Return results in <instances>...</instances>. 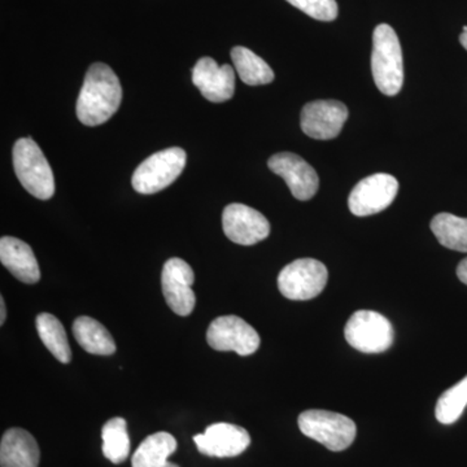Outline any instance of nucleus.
I'll list each match as a JSON object with an SVG mask.
<instances>
[{
	"instance_id": "obj_17",
	"label": "nucleus",
	"mask_w": 467,
	"mask_h": 467,
	"mask_svg": "<svg viewBox=\"0 0 467 467\" xmlns=\"http://www.w3.org/2000/svg\"><path fill=\"white\" fill-rule=\"evenodd\" d=\"M39 447L30 432L9 429L0 442V467H38Z\"/></svg>"
},
{
	"instance_id": "obj_19",
	"label": "nucleus",
	"mask_w": 467,
	"mask_h": 467,
	"mask_svg": "<svg viewBox=\"0 0 467 467\" xmlns=\"http://www.w3.org/2000/svg\"><path fill=\"white\" fill-rule=\"evenodd\" d=\"M77 343L91 355L110 356L116 352L112 335L97 319L82 316L73 324Z\"/></svg>"
},
{
	"instance_id": "obj_28",
	"label": "nucleus",
	"mask_w": 467,
	"mask_h": 467,
	"mask_svg": "<svg viewBox=\"0 0 467 467\" xmlns=\"http://www.w3.org/2000/svg\"><path fill=\"white\" fill-rule=\"evenodd\" d=\"M460 42H461V45H462L463 47H465L467 50V32L461 34Z\"/></svg>"
},
{
	"instance_id": "obj_27",
	"label": "nucleus",
	"mask_w": 467,
	"mask_h": 467,
	"mask_svg": "<svg viewBox=\"0 0 467 467\" xmlns=\"http://www.w3.org/2000/svg\"><path fill=\"white\" fill-rule=\"evenodd\" d=\"M7 313H5V297H0V325L5 324Z\"/></svg>"
},
{
	"instance_id": "obj_21",
	"label": "nucleus",
	"mask_w": 467,
	"mask_h": 467,
	"mask_svg": "<svg viewBox=\"0 0 467 467\" xmlns=\"http://www.w3.org/2000/svg\"><path fill=\"white\" fill-rule=\"evenodd\" d=\"M232 58L236 72L245 85H267L275 79V72L272 67L248 48L241 47V46L234 47Z\"/></svg>"
},
{
	"instance_id": "obj_5",
	"label": "nucleus",
	"mask_w": 467,
	"mask_h": 467,
	"mask_svg": "<svg viewBox=\"0 0 467 467\" xmlns=\"http://www.w3.org/2000/svg\"><path fill=\"white\" fill-rule=\"evenodd\" d=\"M186 161V150L180 147L153 153L135 169L131 180L135 192L152 195L167 189L182 173Z\"/></svg>"
},
{
	"instance_id": "obj_26",
	"label": "nucleus",
	"mask_w": 467,
	"mask_h": 467,
	"mask_svg": "<svg viewBox=\"0 0 467 467\" xmlns=\"http://www.w3.org/2000/svg\"><path fill=\"white\" fill-rule=\"evenodd\" d=\"M457 276L463 285H467V257L461 261L460 265L457 266Z\"/></svg>"
},
{
	"instance_id": "obj_3",
	"label": "nucleus",
	"mask_w": 467,
	"mask_h": 467,
	"mask_svg": "<svg viewBox=\"0 0 467 467\" xmlns=\"http://www.w3.org/2000/svg\"><path fill=\"white\" fill-rule=\"evenodd\" d=\"M14 168L18 181L34 198L48 201L54 196V173L42 150L32 138H21L15 143Z\"/></svg>"
},
{
	"instance_id": "obj_13",
	"label": "nucleus",
	"mask_w": 467,
	"mask_h": 467,
	"mask_svg": "<svg viewBox=\"0 0 467 467\" xmlns=\"http://www.w3.org/2000/svg\"><path fill=\"white\" fill-rule=\"evenodd\" d=\"M223 233L230 241L254 245L269 236L270 223L263 213L248 205L234 202L223 209Z\"/></svg>"
},
{
	"instance_id": "obj_4",
	"label": "nucleus",
	"mask_w": 467,
	"mask_h": 467,
	"mask_svg": "<svg viewBox=\"0 0 467 467\" xmlns=\"http://www.w3.org/2000/svg\"><path fill=\"white\" fill-rule=\"evenodd\" d=\"M297 422L304 435L333 451H342L350 447L358 432L356 423L350 418L318 409L303 411Z\"/></svg>"
},
{
	"instance_id": "obj_6",
	"label": "nucleus",
	"mask_w": 467,
	"mask_h": 467,
	"mask_svg": "<svg viewBox=\"0 0 467 467\" xmlns=\"http://www.w3.org/2000/svg\"><path fill=\"white\" fill-rule=\"evenodd\" d=\"M346 340L350 347L364 353H382L391 348L393 327L380 313L358 310L346 325Z\"/></svg>"
},
{
	"instance_id": "obj_9",
	"label": "nucleus",
	"mask_w": 467,
	"mask_h": 467,
	"mask_svg": "<svg viewBox=\"0 0 467 467\" xmlns=\"http://www.w3.org/2000/svg\"><path fill=\"white\" fill-rule=\"evenodd\" d=\"M399 182L391 174L377 173L359 181L348 198L350 212L358 217L373 216L392 204Z\"/></svg>"
},
{
	"instance_id": "obj_22",
	"label": "nucleus",
	"mask_w": 467,
	"mask_h": 467,
	"mask_svg": "<svg viewBox=\"0 0 467 467\" xmlns=\"http://www.w3.org/2000/svg\"><path fill=\"white\" fill-rule=\"evenodd\" d=\"M431 230L445 248L467 254V218L439 213L432 218Z\"/></svg>"
},
{
	"instance_id": "obj_18",
	"label": "nucleus",
	"mask_w": 467,
	"mask_h": 467,
	"mask_svg": "<svg viewBox=\"0 0 467 467\" xmlns=\"http://www.w3.org/2000/svg\"><path fill=\"white\" fill-rule=\"evenodd\" d=\"M177 450V441L168 432H156L140 442L131 459L133 467H180L168 459Z\"/></svg>"
},
{
	"instance_id": "obj_20",
	"label": "nucleus",
	"mask_w": 467,
	"mask_h": 467,
	"mask_svg": "<svg viewBox=\"0 0 467 467\" xmlns=\"http://www.w3.org/2000/svg\"><path fill=\"white\" fill-rule=\"evenodd\" d=\"M36 326L46 348L50 350L61 364H69L72 350L67 343L66 328L61 322L50 313H41L36 319Z\"/></svg>"
},
{
	"instance_id": "obj_8",
	"label": "nucleus",
	"mask_w": 467,
	"mask_h": 467,
	"mask_svg": "<svg viewBox=\"0 0 467 467\" xmlns=\"http://www.w3.org/2000/svg\"><path fill=\"white\" fill-rule=\"evenodd\" d=\"M207 342L214 350L250 356L260 347V337L250 324L238 316H223L209 325Z\"/></svg>"
},
{
	"instance_id": "obj_16",
	"label": "nucleus",
	"mask_w": 467,
	"mask_h": 467,
	"mask_svg": "<svg viewBox=\"0 0 467 467\" xmlns=\"http://www.w3.org/2000/svg\"><path fill=\"white\" fill-rule=\"evenodd\" d=\"M0 261L24 284L34 285L41 279V270L32 247L20 239L14 236L0 239Z\"/></svg>"
},
{
	"instance_id": "obj_23",
	"label": "nucleus",
	"mask_w": 467,
	"mask_h": 467,
	"mask_svg": "<svg viewBox=\"0 0 467 467\" xmlns=\"http://www.w3.org/2000/svg\"><path fill=\"white\" fill-rule=\"evenodd\" d=\"M101 439H103V454L110 462H124L130 453V438L128 434V425L124 418H112L101 430Z\"/></svg>"
},
{
	"instance_id": "obj_25",
	"label": "nucleus",
	"mask_w": 467,
	"mask_h": 467,
	"mask_svg": "<svg viewBox=\"0 0 467 467\" xmlns=\"http://www.w3.org/2000/svg\"><path fill=\"white\" fill-rule=\"evenodd\" d=\"M309 17L319 21H334L337 17V5L335 0H287Z\"/></svg>"
},
{
	"instance_id": "obj_10",
	"label": "nucleus",
	"mask_w": 467,
	"mask_h": 467,
	"mask_svg": "<svg viewBox=\"0 0 467 467\" xmlns=\"http://www.w3.org/2000/svg\"><path fill=\"white\" fill-rule=\"evenodd\" d=\"M195 282L192 267L182 259H169L162 267L161 287L169 308L175 315L190 316L195 308L196 297L192 291Z\"/></svg>"
},
{
	"instance_id": "obj_24",
	"label": "nucleus",
	"mask_w": 467,
	"mask_h": 467,
	"mask_svg": "<svg viewBox=\"0 0 467 467\" xmlns=\"http://www.w3.org/2000/svg\"><path fill=\"white\" fill-rule=\"evenodd\" d=\"M467 407V377L447 389L436 402V420L442 425H451L462 416Z\"/></svg>"
},
{
	"instance_id": "obj_15",
	"label": "nucleus",
	"mask_w": 467,
	"mask_h": 467,
	"mask_svg": "<svg viewBox=\"0 0 467 467\" xmlns=\"http://www.w3.org/2000/svg\"><path fill=\"white\" fill-rule=\"evenodd\" d=\"M192 82L205 99L223 103L234 97L235 72L229 64L218 66L211 57H202L192 69Z\"/></svg>"
},
{
	"instance_id": "obj_11",
	"label": "nucleus",
	"mask_w": 467,
	"mask_h": 467,
	"mask_svg": "<svg viewBox=\"0 0 467 467\" xmlns=\"http://www.w3.org/2000/svg\"><path fill=\"white\" fill-rule=\"evenodd\" d=\"M348 119V109L337 100H316L301 110V129L313 140H334Z\"/></svg>"
},
{
	"instance_id": "obj_14",
	"label": "nucleus",
	"mask_w": 467,
	"mask_h": 467,
	"mask_svg": "<svg viewBox=\"0 0 467 467\" xmlns=\"http://www.w3.org/2000/svg\"><path fill=\"white\" fill-rule=\"evenodd\" d=\"M196 447L202 454L217 459L236 457L247 450L251 436L247 430L232 423H214L207 427L204 434L193 436Z\"/></svg>"
},
{
	"instance_id": "obj_1",
	"label": "nucleus",
	"mask_w": 467,
	"mask_h": 467,
	"mask_svg": "<svg viewBox=\"0 0 467 467\" xmlns=\"http://www.w3.org/2000/svg\"><path fill=\"white\" fill-rule=\"evenodd\" d=\"M121 100V84L112 67L92 64L77 99V117L86 126L103 125L115 115Z\"/></svg>"
},
{
	"instance_id": "obj_7",
	"label": "nucleus",
	"mask_w": 467,
	"mask_h": 467,
	"mask_svg": "<svg viewBox=\"0 0 467 467\" xmlns=\"http://www.w3.org/2000/svg\"><path fill=\"white\" fill-rule=\"evenodd\" d=\"M327 279V267L321 261L299 259L292 261L279 273L278 288L287 299L310 300L324 291Z\"/></svg>"
},
{
	"instance_id": "obj_2",
	"label": "nucleus",
	"mask_w": 467,
	"mask_h": 467,
	"mask_svg": "<svg viewBox=\"0 0 467 467\" xmlns=\"http://www.w3.org/2000/svg\"><path fill=\"white\" fill-rule=\"evenodd\" d=\"M371 70L378 90L395 97L404 85V63L398 34L387 24H380L373 34Z\"/></svg>"
},
{
	"instance_id": "obj_12",
	"label": "nucleus",
	"mask_w": 467,
	"mask_h": 467,
	"mask_svg": "<svg viewBox=\"0 0 467 467\" xmlns=\"http://www.w3.org/2000/svg\"><path fill=\"white\" fill-rule=\"evenodd\" d=\"M270 171L284 178L297 201H310L318 192L319 178L308 162L296 153L281 152L267 161Z\"/></svg>"
}]
</instances>
